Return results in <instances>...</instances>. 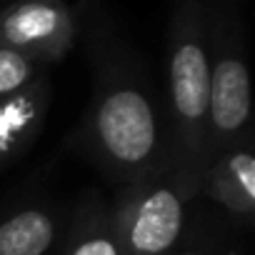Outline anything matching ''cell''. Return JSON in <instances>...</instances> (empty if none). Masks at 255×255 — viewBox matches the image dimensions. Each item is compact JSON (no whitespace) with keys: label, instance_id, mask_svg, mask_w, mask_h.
I'll list each match as a JSON object with an SVG mask.
<instances>
[{"label":"cell","instance_id":"7","mask_svg":"<svg viewBox=\"0 0 255 255\" xmlns=\"http://www.w3.org/2000/svg\"><path fill=\"white\" fill-rule=\"evenodd\" d=\"M50 83L40 75L15 95L0 100V170L35 145L50 110Z\"/></svg>","mask_w":255,"mask_h":255},{"label":"cell","instance_id":"2","mask_svg":"<svg viewBox=\"0 0 255 255\" xmlns=\"http://www.w3.org/2000/svg\"><path fill=\"white\" fill-rule=\"evenodd\" d=\"M210 33L208 3L183 0L168 23L165 53V113L175 148V163L205 173L208 113H210Z\"/></svg>","mask_w":255,"mask_h":255},{"label":"cell","instance_id":"3","mask_svg":"<svg viewBox=\"0 0 255 255\" xmlns=\"http://www.w3.org/2000/svg\"><path fill=\"white\" fill-rule=\"evenodd\" d=\"M203 193V173L175 165L123 185L110 218L123 255H170L185 235L188 208Z\"/></svg>","mask_w":255,"mask_h":255},{"label":"cell","instance_id":"1","mask_svg":"<svg viewBox=\"0 0 255 255\" xmlns=\"http://www.w3.org/2000/svg\"><path fill=\"white\" fill-rule=\"evenodd\" d=\"M88 55L90 100L75 148L120 188L175 168L165 105L133 48L95 30Z\"/></svg>","mask_w":255,"mask_h":255},{"label":"cell","instance_id":"9","mask_svg":"<svg viewBox=\"0 0 255 255\" xmlns=\"http://www.w3.org/2000/svg\"><path fill=\"white\" fill-rule=\"evenodd\" d=\"M58 255H123L110 218V203H103V198L85 200L68 223Z\"/></svg>","mask_w":255,"mask_h":255},{"label":"cell","instance_id":"6","mask_svg":"<svg viewBox=\"0 0 255 255\" xmlns=\"http://www.w3.org/2000/svg\"><path fill=\"white\" fill-rule=\"evenodd\" d=\"M200 195L255 228V140L218 153L203 173Z\"/></svg>","mask_w":255,"mask_h":255},{"label":"cell","instance_id":"10","mask_svg":"<svg viewBox=\"0 0 255 255\" xmlns=\"http://www.w3.org/2000/svg\"><path fill=\"white\" fill-rule=\"evenodd\" d=\"M40 63L25 53L0 45V100H5L40 78Z\"/></svg>","mask_w":255,"mask_h":255},{"label":"cell","instance_id":"11","mask_svg":"<svg viewBox=\"0 0 255 255\" xmlns=\"http://www.w3.org/2000/svg\"><path fill=\"white\" fill-rule=\"evenodd\" d=\"M170 255H215L213 253V248L210 245H205V243H190V245H178Z\"/></svg>","mask_w":255,"mask_h":255},{"label":"cell","instance_id":"8","mask_svg":"<svg viewBox=\"0 0 255 255\" xmlns=\"http://www.w3.org/2000/svg\"><path fill=\"white\" fill-rule=\"evenodd\" d=\"M65 230V220L53 208L23 205L0 220V255H50Z\"/></svg>","mask_w":255,"mask_h":255},{"label":"cell","instance_id":"4","mask_svg":"<svg viewBox=\"0 0 255 255\" xmlns=\"http://www.w3.org/2000/svg\"><path fill=\"white\" fill-rule=\"evenodd\" d=\"M210 33V113L208 155L210 160L235 145L255 140L253 75L248 63L245 28L233 3H208ZM208 160V163H210Z\"/></svg>","mask_w":255,"mask_h":255},{"label":"cell","instance_id":"5","mask_svg":"<svg viewBox=\"0 0 255 255\" xmlns=\"http://www.w3.org/2000/svg\"><path fill=\"white\" fill-rule=\"evenodd\" d=\"M75 38V13L60 0H25L0 10V45L25 53L40 65L63 60Z\"/></svg>","mask_w":255,"mask_h":255}]
</instances>
